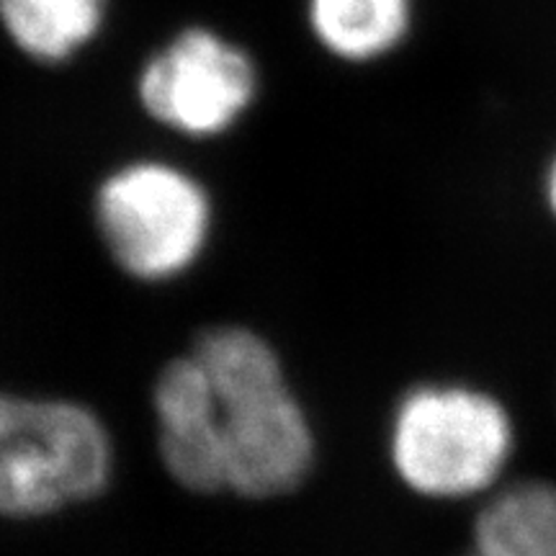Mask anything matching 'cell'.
I'll return each instance as SVG.
<instances>
[{"label":"cell","mask_w":556,"mask_h":556,"mask_svg":"<svg viewBox=\"0 0 556 556\" xmlns=\"http://www.w3.org/2000/svg\"><path fill=\"white\" fill-rule=\"evenodd\" d=\"M191 353L214 389L227 490L250 500L296 490L312 469L315 433L268 340L222 325L206 330Z\"/></svg>","instance_id":"1"},{"label":"cell","mask_w":556,"mask_h":556,"mask_svg":"<svg viewBox=\"0 0 556 556\" xmlns=\"http://www.w3.org/2000/svg\"><path fill=\"white\" fill-rule=\"evenodd\" d=\"M111 469L109 430L88 407L0 394V516H50L99 497Z\"/></svg>","instance_id":"2"},{"label":"cell","mask_w":556,"mask_h":556,"mask_svg":"<svg viewBox=\"0 0 556 556\" xmlns=\"http://www.w3.org/2000/svg\"><path fill=\"white\" fill-rule=\"evenodd\" d=\"M513 448V426L490 394L467 387H417L392 422V464L426 497H467L490 486Z\"/></svg>","instance_id":"3"},{"label":"cell","mask_w":556,"mask_h":556,"mask_svg":"<svg viewBox=\"0 0 556 556\" xmlns=\"http://www.w3.org/2000/svg\"><path fill=\"white\" fill-rule=\"evenodd\" d=\"M96 225L124 274L139 281H168L204 253L212 201L184 168L137 160L99 186Z\"/></svg>","instance_id":"4"},{"label":"cell","mask_w":556,"mask_h":556,"mask_svg":"<svg viewBox=\"0 0 556 556\" xmlns=\"http://www.w3.org/2000/svg\"><path fill=\"white\" fill-rule=\"evenodd\" d=\"M258 93V73L242 47L212 29H186L144 62L137 96L150 119L186 137L232 129Z\"/></svg>","instance_id":"5"},{"label":"cell","mask_w":556,"mask_h":556,"mask_svg":"<svg viewBox=\"0 0 556 556\" xmlns=\"http://www.w3.org/2000/svg\"><path fill=\"white\" fill-rule=\"evenodd\" d=\"M157 448L165 471L189 492L227 490L225 458L217 433V402L199 358H173L152 389Z\"/></svg>","instance_id":"6"},{"label":"cell","mask_w":556,"mask_h":556,"mask_svg":"<svg viewBox=\"0 0 556 556\" xmlns=\"http://www.w3.org/2000/svg\"><path fill=\"white\" fill-rule=\"evenodd\" d=\"M413 0H309V29L343 62L387 58L405 41Z\"/></svg>","instance_id":"7"},{"label":"cell","mask_w":556,"mask_h":556,"mask_svg":"<svg viewBox=\"0 0 556 556\" xmlns=\"http://www.w3.org/2000/svg\"><path fill=\"white\" fill-rule=\"evenodd\" d=\"M109 0H0L13 45L39 62L75 58L99 37Z\"/></svg>","instance_id":"8"},{"label":"cell","mask_w":556,"mask_h":556,"mask_svg":"<svg viewBox=\"0 0 556 556\" xmlns=\"http://www.w3.org/2000/svg\"><path fill=\"white\" fill-rule=\"evenodd\" d=\"M479 556H556V486L526 482L500 492L475 526Z\"/></svg>","instance_id":"9"},{"label":"cell","mask_w":556,"mask_h":556,"mask_svg":"<svg viewBox=\"0 0 556 556\" xmlns=\"http://www.w3.org/2000/svg\"><path fill=\"white\" fill-rule=\"evenodd\" d=\"M546 199H548V206H552V212H554V217H556V157H554V163L548 165Z\"/></svg>","instance_id":"10"},{"label":"cell","mask_w":556,"mask_h":556,"mask_svg":"<svg viewBox=\"0 0 556 556\" xmlns=\"http://www.w3.org/2000/svg\"><path fill=\"white\" fill-rule=\"evenodd\" d=\"M475 556H479V554H475Z\"/></svg>","instance_id":"11"}]
</instances>
